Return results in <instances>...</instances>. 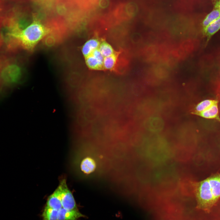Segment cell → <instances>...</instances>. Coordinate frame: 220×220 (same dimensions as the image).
<instances>
[{
	"label": "cell",
	"mask_w": 220,
	"mask_h": 220,
	"mask_svg": "<svg viewBox=\"0 0 220 220\" xmlns=\"http://www.w3.org/2000/svg\"><path fill=\"white\" fill-rule=\"evenodd\" d=\"M220 17V11L218 9H214L213 10L206 16L202 22L203 31Z\"/></svg>",
	"instance_id": "12"
},
{
	"label": "cell",
	"mask_w": 220,
	"mask_h": 220,
	"mask_svg": "<svg viewBox=\"0 0 220 220\" xmlns=\"http://www.w3.org/2000/svg\"><path fill=\"white\" fill-rule=\"evenodd\" d=\"M217 102L211 99H206L199 103L196 106L195 110L198 114L205 110Z\"/></svg>",
	"instance_id": "16"
},
{
	"label": "cell",
	"mask_w": 220,
	"mask_h": 220,
	"mask_svg": "<svg viewBox=\"0 0 220 220\" xmlns=\"http://www.w3.org/2000/svg\"><path fill=\"white\" fill-rule=\"evenodd\" d=\"M45 207L58 211L62 208L60 194L58 187L48 197Z\"/></svg>",
	"instance_id": "6"
},
{
	"label": "cell",
	"mask_w": 220,
	"mask_h": 220,
	"mask_svg": "<svg viewBox=\"0 0 220 220\" xmlns=\"http://www.w3.org/2000/svg\"><path fill=\"white\" fill-rule=\"evenodd\" d=\"M198 208L208 211L217 201L211 189L208 178L198 182H192Z\"/></svg>",
	"instance_id": "2"
},
{
	"label": "cell",
	"mask_w": 220,
	"mask_h": 220,
	"mask_svg": "<svg viewBox=\"0 0 220 220\" xmlns=\"http://www.w3.org/2000/svg\"><path fill=\"white\" fill-rule=\"evenodd\" d=\"M119 52H117L110 56L105 57L103 61L104 69L112 70L114 68Z\"/></svg>",
	"instance_id": "13"
},
{
	"label": "cell",
	"mask_w": 220,
	"mask_h": 220,
	"mask_svg": "<svg viewBox=\"0 0 220 220\" xmlns=\"http://www.w3.org/2000/svg\"><path fill=\"white\" fill-rule=\"evenodd\" d=\"M193 41L190 39H187L182 42L179 46L187 55L191 53L194 49Z\"/></svg>",
	"instance_id": "17"
},
{
	"label": "cell",
	"mask_w": 220,
	"mask_h": 220,
	"mask_svg": "<svg viewBox=\"0 0 220 220\" xmlns=\"http://www.w3.org/2000/svg\"><path fill=\"white\" fill-rule=\"evenodd\" d=\"M218 178H219V180H220V174L219 175H218Z\"/></svg>",
	"instance_id": "19"
},
{
	"label": "cell",
	"mask_w": 220,
	"mask_h": 220,
	"mask_svg": "<svg viewBox=\"0 0 220 220\" xmlns=\"http://www.w3.org/2000/svg\"><path fill=\"white\" fill-rule=\"evenodd\" d=\"M212 194L217 201L220 197V181L218 176H213L208 178Z\"/></svg>",
	"instance_id": "9"
},
{
	"label": "cell",
	"mask_w": 220,
	"mask_h": 220,
	"mask_svg": "<svg viewBox=\"0 0 220 220\" xmlns=\"http://www.w3.org/2000/svg\"><path fill=\"white\" fill-rule=\"evenodd\" d=\"M86 63L88 67L92 69L101 70L104 69V57L98 48L94 50L89 56L85 57Z\"/></svg>",
	"instance_id": "4"
},
{
	"label": "cell",
	"mask_w": 220,
	"mask_h": 220,
	"mask_svg": "<svg viewBox=\"0 0 220 220\" xmlns=\"http://www.w3.org/2000/svg\"><path fill=\"white\" fill-rule=\"evenodd\" d=\"M85 217L77 209L68 210L62 208L58 211L57 220H78Z\"/></svg>",
	"instance_id": "5"
},
{
	"label": "cell",
	"mask_w": 220,
	"mask_h": 220,
	"mask_svg": "<svg viewBox=\"0 0 220 220\" xmlns=\"http://www.w3.org/2000/svg\"><path fill=\"white\" fill-rule=\"evenodd\" d=\"M58 211L45 207L42 217V220H57Z\"/></svg>",
	"instance_id": "15"
},
{
	"label": "cell",
	"mask_w": 220,
	"mask_h": 220,
	"mask_svg": "<svg viewBox=\"0 0 220 220\" xmlns=\"http://www.w3.org/2000/svg\"><path fill=\"white\" fill-rule=\"evenodd\" d=\"M98 49L104 57L110 56L116 52L111 45L105 40L101 42Z\"/></svg>",
	"instance_id": "14"
},
{
	"label": "cell",
	"mask_w": 220,
	"mask_h": 220,
	"mask_svg": "<svg viewBox=\"0 0 220 220\" xmlns=\"http://www.w3.org/2000/svg\"><path fill=\"white\" fill-rule=\"evenodd\" d=\"M60 194L62 208L68 210L77 209L74 197L68 187L65 179H63L58 187Z\"/></svg>",
	"instance_id": "3"
},
{
	"label": "cell",
	"mask_w": 220,
	"mask_h": 220,
	"mask_svg": "<svg viewBox=\"0 0 220 220\" xmlns=\"http://www.w3.org/2000/svg\"><path fill=\"white\" fill-rule=\"evenodd\" d=\"M213 5L214 9H217L220 11V0H214Z\"/></svg>",
	"instance_id": "18"
},
{
	"label": "cell",
	"mask_w": 220,
	"mask_h": 220,
	"mask_svg": "<svg viewBox=\"0 0 220 220\" xmlns=\"http://www.w3.org/2000/svg\"><path fill=\"white\" fill-rule=\"evenodd\" d=\"M220 29V17L209 25L203 32L207 37V41Z\"/></svg>",
	"instance_id": "11"
},
{
	"label": "cell",
	"mask_w": 220,
	"mask_h": 220,
	"mask_svg": "<svg viewBox=\"0 0 220 220\" xmlns=\"http://www.w3.org/2000/svg\"><path fill=\"white\" fill-rule=\"evenodd\" d=\"M219 108L216 102L199 115L205 119H213L217 118Z\"/></svg>",
	"instance_id": "10"
},
{
	"label": "cell",
	"mask_w": 220,
	"mask_h": 220,
	"mask_svg": "<svg viewBox=\"0 0 220 220\" xmlns=\"http://www.w3.org/2000/svg\"><path fill=\"white\" fill-rule=\"evenodd\" d=\"M50 30L37 20H34L24 29L14 26L9 35L17 40L25 49L32 51L38 43Z\"/></svg>",
	"instance_id": "1"
},
{
	"label": "cell",
	"mask_w": 220,
	"mask_h": 220,
	"mask_svg": "<svg viewBox=\"0 0 220 220\" xmlns=\"http://www.w3.org/2000/svg\"><path fill=\"white\" fill-rule=\"evenodd\" d=\"M96 167L95 161L93 158L90 157L84 158L81 163V170L84 173L87 174L93 173Z\"/></svg>",
	"instance_id": "8"
},
{
	"label": "cell",
	"mask_w": 220,
	"mask_h": 220,
	"mask_svg": "<svg viewBox=\"0 0 220 220\" xmlns=\"http://www.w3.org/2000/svg\"><path fill=\"white\" fill-rule=\"evenodd\" d=\"M100 43L98 39L95 38L87 41L82 48V52L84 57L90 55L94 50L98 49Z\"/></svg>",
	"instance_id": "7"
}]
</instances>
